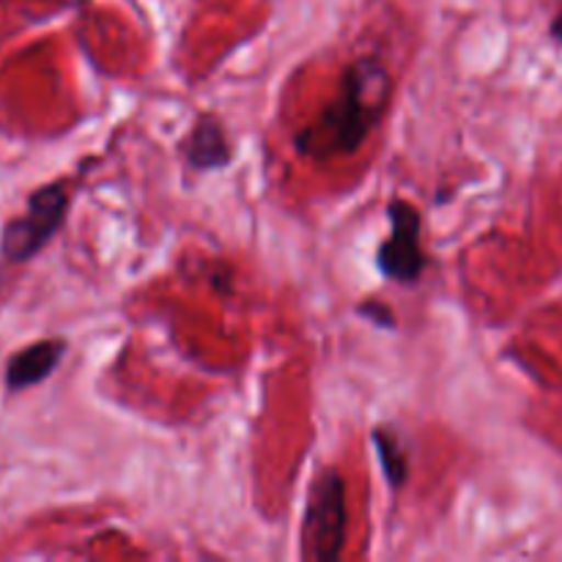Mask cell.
Segmentation results:
<instances>
[{"label":"cell","mask_w":562,"mask_h":562,"mask_svg":"<svg viewBox=\"0 0 562 562\" xmlns=\"http://www.w3.org/2000/svg\"><path fill=\"white\" fill-rule=\"evenodd\" d=\"M66 355V340L64 338H44L36 344L25 346L16 355L9 357L5 362V387L9 393H22V390H31L36 384L47 382L55 373V368L60 366Z\"/></svg>","instance_id":"6"},{"label":"cell","mask_w":562,"mask_h":562,"mask_svg":"<svg viewBox=\"0 0 562 562\" xmlns=\"http://www.w3.org/2000/svg\"><path fill=\"white\" fill-rule=\"evenodd\" d=\"M549 36H552L558 44H562V14H558L552 20V25H549Z\"/></svg>","instance_id":"9"},{"label":"cell","mask_w":562,"mask_h":562,"mask_svg":"<svg viewBox=\"0 0 562 562\" xmlns=\"http://www.w3.org/2000/svg\"><path fill=\"white\" fill-rule=\"evenodd\" d=\"M69 187L66 181H49L31 192L25 212L11 217L0 234V258L11 267L27 263L55 239L69 214Z\"/></svg>","instance_id":"3"},{"label":"cell","mask_w":562,"mask_h":562,"mask_svg":"<svg viewBox=\"0 0 562 562\" xmlns=\"http://www.w3.org/2000/svg\"><path fill=\"white\" fill-rule=\"evenodd\" d=\"M179 151L184 157L187 168L195 170V173L223 170L234 159V148H231L228 135H225L223 121L214 113L198 115L184 140L179 143Z\"/></svg>","instance_id":"5"},{"label":"cell","mask_w":562,"mask_h":562,"mask_svg":"<svg viewBox=\"0 0 562 562\" xmlns=\"http://www.w3.org/2000/svg\"><path fill=\"white\" fill-rule=\"evenodd\" d=\"M390 236L379 245L376 267L384 280L398 285H415L426 272L428 258L423 252V220L415 203L393 198L387 203Z\"/></svg>","instance_id":"4"},{"label":"cell","mask_w":562,"mask_h":562,"mask_svg":"<svg viewBox=\"0 0 562 562\" xmlns=\"http://www.w3.org/2000/svg\"><path fill=\"white\" fill-rule=\"evenodd\" d=\"M357 313H360V316H366L368 322L379 324V327H384V329L395 327L393 311H390V305H384V302H379V300L362 302V305L357 307Z\"/></svg>","instance_id":"8"},{"label":"cell","mask_w":562,"mask_h":562,"mask_svg":"<svg viewBox=\"0 0 562 562\" xmlns=\"http://www.w3.org/2000/svg\"><path fill=\"white\" fill-rule=\"evenodd\" d=\"M371 439H373V448H376L384 477H387L390 486L398 492V488L406 483V477H409V456H406L404 442H401V437L395 434V428L390 426L373 428Z\"/></svg>","instance_id":"7"},{"label":"cell","mask_w":562,"mask_h":562,"mask_svg":"<svg viewBox=\"0 0 562 562\" xmlns=\"http://www.w3.org/2000/svg\"><path fill=\"white\" fill-rule=\"evenodd\" d=\"M393 97V75L379 55H357L340 71L335 97L294 135L300 157L329 162L351 157L382 124Z\"/></svg>","instance_id":"1"},{"label":"cell","mask_w":562,"mask_h":562,"mask_svg":"<svg viewBox=\"0 0 562 562\" xmlns=\"http://www.w3.org/2000/svg\"><path fill=\"white\" fill-rule=\"evenodd\" d=\"M346 481L335 467L316 475L300 527V554L311 562L340 560L346 547Z\"/></svg>","instance_id":"2"}]
</instances>
